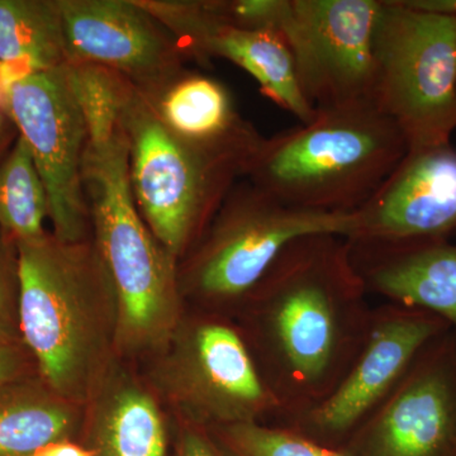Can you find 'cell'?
<instances>
[{
    "label": "cell",
    "instance_id": "28",
    "mask_svg": "<svg viewBox=\"0 0 456 456\" xmlns=\"http://www.w3.org/2000/svg\"><path fill=\"white\" fill-rule=\"evenodd\" d=\"M31 456H94L89 449L75 444L74 441L65 440L49 444L38 449Z\"/></svg>",
    "mask_w": 456,
    "mask_h": 456
},
{
    "label": "cell",
    "instance_id": "2",
    "mask_svg": "<svg viewBox=\"0 0 456 456\" xmlns=\"http://www.w3.org/2000/svg\"><path fill=\"white\" fill-rule=\"evenodd\" d=\"M74 82L88 125L84 191L93 240L116 298V342L131 351L159 346L178 329V261L158 241L132 196L116 77L86 68Z\"/></svg>",
    "mask_w": 456,
    "mask_h": 456
},
{
    "label": "cell",
    "instance_id": "27",
    "mask_svg": "<svg viewBox=\"0 0 456 456\" xmlns=\"http://www.w3.org/2000/svg\"><path fill=\"white\" fill-rule=\"evenodd\" d=\"M407 8L436 16L456 18V0H399Z\"/></svg>",
    "mask_w": 456,
    "mask_h": 456
},
{
    "label": "cell",
    "instance_id": "17",
    "mask_svg": "<svg viewBox=\"0 0 456 456\" xmlns=\"http://www.w3.org/2000/svg\"><path fill=\"white\" fill-rule=\"evenodd\" d=\"M147 97L167 130L191 145L250 164L263 142L256 128L237 110L227 86L209 75L185 69Z\"/></svg>",
    "mask_w": 456,
    "mask_h": 456
},
{
    "label": "cell",
    "instance_id": "3",
    "mask_svg": "<svg viewBox=\"0 0 456 456\" xmlns=\"http://www.w3.org/2000/svg\"><path fill=\"white\" fill-rule=\"evenodd\" d=\"M14 244L20 338L51 391L86 402L116 341V298L97 245L61 241L53 232Z\"/></svg>",
    "mask_w": 456,
    "mask_h": 456
},
{
    "label": "cell",
    "instance_id": "26",
    "mask_svg": "<svg viewBox=\"0 0 456 456\" xmlns=\"http://www.w3.org/2000/svg\"><path fill=\"white\" fill-rule=\"evenodd\" d=\"M26 359L18 344L0 342V387L22 379Z\"/></svg>",
    "mask_w": 456,
    "mask_h": 456
},
{
    "label": "cell",
    "instance_id": "13",
    "mask_svg": "<svg viewBox=\"0 0 456 456\" xmlns=\"http://www.w3.org/2000/svg\"><path fill=\"white\" fill-rule=\"evenodd\" d=\"M69 65L94 66L154 95L185 70L178 41L140 0H57Z\"/></svg>",
    "mask_w": 456,
    "mask_h": 456
},
{
    "label": "cell",
    "instance_id": "12",
    "mask_svg": "<svg viewBox=\"0 0 456 456\" xmlns=\"http://www.w3.org/2000/svg\"><path fill=\"white\" fill-rule=\"evenodd\" d=\"M342 456H456V334L417 356L388 399L338 449Z\"/></svg>",
    "mask_w": 456,
    "mask_h": 456
},
{
    "label": "cell",
    "instance_id": "7",
    "mask_svg": "<svg viewBox=\"0 0 456 456\" xmlns=\"http://www.w3.org/2000/svg\"><path fill=\"white\" fill-rule=\"evenodd\" d=\"M374 106L408 150L446 145L456 131V18L382 0L374 40Z\"/></svg>",
    "mask_w": 456,
    "mask_h": 456
},
{
    "label": "cell",
    "instance_id": "22",
    "mask_svg": "<svg viewBox=\"0 0 456 456\" xmlns=\"http://www.w3.org/2000/svg\"><path fill=\"white\" fill-rule=\"evenodd\" d=\"M209 434L227 456H342L281 426L239 424L212 428Z\"/></svg>",
    "mask_w": 456,
    "mask_h": 456
},
{
    "label": "cell",
    "instance_id": "23",
    "mask_svg": "<svg viewBox=\"0 0 456 456\" xmlns=\"http://www.w3.org/2000/svg\"><path fill=\"white\" fill-rule=\"evenodd\" d=\"M206 4L228 25L281 36L292 13V0H206Z\"/></svg>",
    "mask_w": 456,
    "mask_h": 456
},
{
    "label": "cell",
    "instance_id": "18",
    "mask_svg": "<svg viewBox=\"0 0 456 456\" xmlns=\"http://www.w3.org/2000/svg\"><path fill=\"white\" fill-rule=\"evenodd\" d=\"M69 65L57 0H0V80Z\"/></svg>",
    "mask_w": 456,
    "mask_h": 456
},
{
    "label": "cell",
    "instance_id": "11",
    "mask_svg": "<svg viewBox=\"0 0 456 456\" xmlns=\"http://www.w3.org/2000/svg\"><path fill=\"white\" fill-rule=\"evenodd\" d=\"M448 330L430 312L389 302L373 307L364 346L338 388L316 407L275 426L338 450L388 399L419 353Z\"/></svg>",
    "mask_w": 456,
    "mask_h": 456
},
{
    "label": "cell",
    "instance_id": "30",
    "mask_svg": "<svg viewBox=\"0 0 456 456\" xmlns=\"http://www.w3.org/2000/svg\"><path fill=\"white\" fill-rule=\"evenodd\" d=\"M0 110H4V90H3L2 80H0Z\"/></svg>",
    "mask_w": 456,
    "mask_h": 456
},
{
    "label": "cell",
    "instance_id": "19",
    "mask_svg": "<svg viewBox=\"0 0 456 456\" xmlns=\"http://www.w3.org/2000/svg\"><path fill=\"white\" fill-rule=\"evenodd\" d=\"M77 404L44 382L18 379L0 387V456H31L38 449L73 441Z\"/></svg>",
    "mask_w": 456,
    "mask_h": 456
},
{
    "label": "cell",
    "instance_id": "10",
    "mask_svg": "<svg viewBox=\"0 0 456 456\" xmlns=\"http://www.w3.org/2000/svg\"><path fill=\"white\" fill-rule=\"evenodd\" d=\"M382 0H292L281 37L317 112L374 104V40Z\"/></svg>",
    "mask_w": 456,
    "mask_h": 456
},
{
    "label": "cell",
    "instance_id": "5",
    "mask_svg": "<svg viewBox=\"0 0 456 456\" xmlns=\"http://www.w3.org/2000/svg\"><path fill=\"white\" fill-rule=\"evenodd\" d=\"M119 119L128 143L132 196L141 217L176 261L193 248L248 161L180 140L151 101L117 77Z\"/></svg>",
    "mask_w": 456,
    "mask_h": 456
},
{
    "label": "cell",
    "instance_id": "25",
    "mask_svg": "<svg viewBox=\"0 0 456 456\" xmlns=\"http://www.w3.org/2000/svg\"><path fill=\"white\" fill-rule=\"evenodd\" d=\"M175 456H227L207 428L185 424L180 432Z\"/></svg>",
    "mask_w": 456,
    "mask_h": 456
},
{
    "label": "cell",
    "instance_id": "16",
    "mask_svg": "<svg viewBox=\"0 0 456 456\" xmlns=\"http://www.w3.org/2000/svg\"><path fill=\"white\" fill-rule=\"evenodd\" d=\"M351 260L368 294L430 312L456 334V244L350 241Z\"/></svg>",
    "mask_w": 456,
    "mask_h": 456
},
{
    "label": "cell",
    "instance_id": "6",
    "mask_svg": "<svg viewBox=\"0 0 456 456\" xmlns=\"http://www.w3.org/2000/svg\"><path fill=\"white\" fill-rule=\"evenodd\" d=\"M356 227L355 212L292 208L245 179L178 261L180 294L204 312L233 317L294 240L316 233L350 239Z\"/></svg>",
    "mask_w": 456,
    "mask_h": 456
},
{
    "label": "cell",
    "instance_id": "4",
    "mask_svg": "<svg viewBox=\"0 0 456 456\" xmlns=\"http://www.w3.org/2000/svg\"><path fill=\"white\" fill-rule=\"evenodd\" d=\"M407 152L404 134L374 104L325 110L264 137L245 179L292 208L354 213Z\"/></svg>",
    "mask_w": 456,
    "mask_h": 456
},
{
    "label": "cell",
    "instance_id": "21",
    "mask_svg": "<svg viewBox=\"0 0 456 456\" xmlns=\"http://www.w3.org/2000/svg\"><path fill=\"white\" fill-rule=\"evenodd\" d=\"M49 196L25 139L18 134L0 163V230L14 242L46 235Z\"/></svg>",
    "mask_w": 456,
    "mask_h": 456
},
{
    "label": "cell",
    "instance_id": "29",
    "mask_svg": "<svg viewBox=\"0 0 456 456\" xmlns=\"http://www.w3.org/2000/svg\"><path fill=\"white\" fill-rule=\"evenodd\" d=\"M17 137V127L12 121L11 117L4 110H0V163L8 154Z\"/></svg>",
    "mask_w": 456,
    "mask_h": 456
},
{
    "label": "cell",
    "instance_id": "24",
    "mask_svg": "<svg viewBox=\"0 0 456 456\" xmlns=\"http://www.w3.org/2000/svg\"><path fill=\"white\" fill-rule=\"evenodd\" d=\"M20 338L17 254L0 237V341L18 344Z\"/></svg>",
    "mask_w": 456,
    "mask_h": 456
},
{
    "label": "cell",
    "instance_id": "8",
    "mask_svg": "<svg viewBox=\"0 0 456 456\" xmlns=\"http://www.w3.org/2000/svg\"><path fill=\"white\" fill-rule=\"evenodd\" d=\"M167 386L187 424L275 425L281 406L231 317L200 311L178 330Z\"/></svg>",
    "mask_w": 456,
    "mask_h": 456
},
{
    "label": "cell",
    "instance_id": "20",
    "mask_svg": "<svg viewBox=\"0 0 456 456\" xmlns=\"http://www.w3.org/2000/svg\"><path fill=\"white\" fill-rule=\"evenodd\" d=\"M90 452L94 456H165L167 434L154 399L134 386L108 398L99 411Z\"/></svg>",
    "mask_w": 456,
    "mask_h": 456
},
{
    "label": "cell",
    "instance_id": "15",
    "mask_svg": "<svg viewBox=\"0 0 456 456\" xmlns=\"http://www.w3.org/2000/svg\"><path fill=\"white\" fill-rule=\"evenodd\" d=\"M350 241H446L456 236V147L408 150L373 196L355 212Z\"/></svg>",
    "mask_w": 456,
    "mask_h": 456
},
{
    "label": "cell",
    "instance_id": "31",
    "mask_svg": "<svg viewBox=\"0 0 456 456\" xmlns=\"http://www.w3.org/2000/svg\"><path fill=\"white\" fill-rule=\"evenodd\" d=\"M0 342H3V341H0ZM8 344H9V342H8Z\"/></svg>",
    "mask_w": 456,
    "mask_h": 456
},
{
    "label": "cell",
    "instance_id": "14",
    "mask_svg": "<svg viewBox=\"0 0 456 456\" xmlns=\"http://www.w3.org/2000/svg\"><path fill=\"white\" fill-rule=\"evenodd\" d=\"M178 41L187 59L208 64L212 59L232 62L256 80L261 93L299 119L317 117L303 94L296 64L279 33L248 31L224 22L207 7L206 0H140Z\"/></svg>",
    "mask_w": 456,
    "mask_h": 456
},
{
    "label": "cell",
    "instance_id": "9",
    "mask_svg": "<svg viewBox=\"0 0 456 456\" xmlns=\"http://www.w3.org/2000/svg\"><path fill=\"white\" fill-rule=\"evenodd\" d=\"M4 112L25 139L44 180L53 235L65 242L89 239L92 224L83 180L88 125L70 66L9 84Z\"/></svg>",
    "mask_w": 456,
    "mask_h": 456
},
{
    "label": "cell",
    "instance_id": "1",
    "mask_svg": "<svg viewBox=\"0 0 456 456\" xmlns=\"http://www.w3.org/2000/svg\"><path fill=\"white\" fill-rule=\"evenodd\" d=\"M368 296L346 237L316 233L290 242L236 312V326L281 406L275 425L338 388L368 338Z\"/></svg>",
    "mask_w": 456,
    "mask_h": 456
}]
</instances>
